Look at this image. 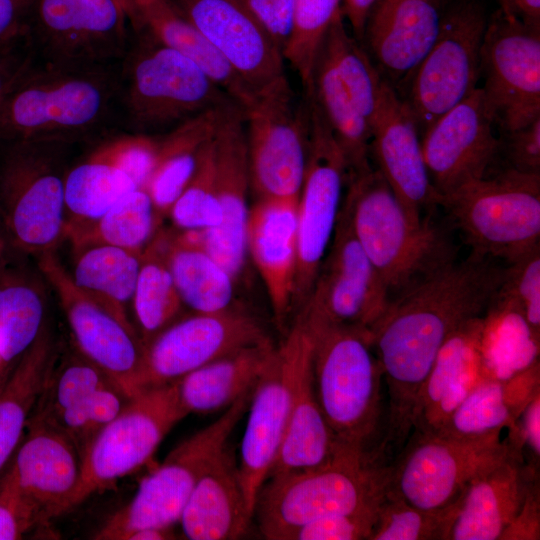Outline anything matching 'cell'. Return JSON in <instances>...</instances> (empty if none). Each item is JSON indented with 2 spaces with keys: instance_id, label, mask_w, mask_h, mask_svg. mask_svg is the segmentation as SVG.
<instances>
[{
  "instance_id": "cell-54",
  "label": "cell",
  "mask_w": 540,
  "mask_h": 540,
  "mask_svg": "<svg viewBox=\"0 0 540 540\" xmlns=\"http://www.w3.org/2000/svg\"><path fill=\"white\" fill-rule=\"evenodd\" d=\"M30 35L0 44V104L34 67Z\"/></svg>"
},
{
  "instance_id": "cell-51",
  "label": "cell",
  "mask_w": 540,
  "mask_h": 540,
  "mask_svg": "<svg viewBox=\"0 0 540 540\" xmlns=\"http://www.w3.org/2000/svg\"><path fill=\"white\" fill-rule=\"evenodd\" d=\"M376 509L316 519L291 530L282 540H369Z\"/></svg>"
},
{
  "instance_id": "cell-63",
  "label": "cell",
  "mask_w": 540,
  "mask_h": 540,
  "mask_svg": "<svg viewBox=\"0 0 540 540\" xmlns=\"http://www.w3.org/2000/svg\"><path fill=\"white\" fill-rule=\"evenodd\" d=\"M5 253L3 251V246H0V267L1 265L3 264L4 260H5Z\"/></svg>"
},
{
  "instance_id": "cell-42",
  "label": "cell",
  "mask_w": 540,
  "mask_h": 540,
  "mask_svg": "<svg viewBox=\"0 0 540 540\" xmlns=\"http://www.w3.org/2000/svg\"><path fill=\"white\" fill-rule=\"evenodd\" d=\"M163 218L145 189H135L116 201L100 218L69 233L74 250L111 245L143 251L161 228Z\"/></svg>"
},
{
  "instance_id": "cell-20",
  "label": "cell",
  "mask_w": 540,
  "mask_h": 540,
  "mask_svg": "<svg viewBox=\"0 0 540 540\" xmlns=\"http://www.w3.org/2000/svg\"><path fill=\"white\" fill-rule=\"evenodd\" d=\"M300 332V324L294 320L258 379L248 406L238 470L246 504L253 516L259 492L276 460L288 426Z\"/></svg>"
},
{
  "instance_id": "cell-56",
  "label": "cell",
  "mask_w": 540,
  "mask_h": 540,
  "mask_svg": "<svg viewBox=\"0 0 540 540\" xmlns=\"http://www.w3.org/2000/svg\"><path fill=\"white\" fill-rule=\"evenodd\" d=\"M540 539V487L539 477L530 485L522 507L504 530L499 540Z\"/></svg>"
},
{
  "instance_id": "cell-41",
  "label": "cell",
  "mask_w": 540,
  "mask_h": 540,
  "mask_svg": "<svg viewBox=\"0 0 540 540\" xmlns=\"http://www.w3.org/2000/svg\"><path fill=\"white\" fill-rule=\"evenodd\" d=\"M135 189L134 181L96 148L64 175L66 237L100 218Z\"/></svg>"
},
{
  "instance_id": "cell-3",
  "label": "cell",
  "mask_w": 540,
  "mask_h": 540,
  "mask_svg": "<svg viewBox=\"0 0 540 540\" xmlns=\"http://www.w3.org/2000/svg\"><path fill=\"white\" fill-rule=\"evenodd\" d=\"M343 203L361 247L391 300L455 261V248L428 217H409L375 169L347 178Z\"/></svg>"
},
{
  "instance_id": "cell-34",
  "label": "cell",
  "mask_w": 540,
  "mask_h": 540,
  "mask_svg": "<svg viewBox=\"0 0 540 540\" xmlns=\"http://www.w3.org/2000/svg\"><path fill=\"white\" fill-rule=\"evenodd\" d=\"M138 27L186 56L210 76L242 108L254 93L203 34L169 0H133ZM135 30V31H136Z\"/></svg>"
},
{
  "instance_id": "cell-60",
  "label": "cell",
  "mask_w": 540,
  "mask_h": 540,
  "mask_svg": "<svg viewBox=\"0 0 540 540\" xmlns=\"http://www.w3.org/2000/svg\"><path fill=\"white\" fill-rule=\"evenodd\" d=\"M172 527H146L130 533L126 540H165L174 539Z\"/></svg>"
},
{
  "instance_id": "cell-7",
  "label": "cell",
  "mask_w": 540,
  "mask_h": 540,
  "mask_svg": "<svg viewBox=\"0 0 540 540\" xmlns=\"http://www.w3.org/2000/svg\"><path fill=\"white\" fill-rule=\"evenodd\" d=\"M471 252L509 264L540 240V174L503 168L442 197Z\"/></svg>"
},
{
  "instance_id": "cell-57",
  "label": "cell",
  "mask_w": 540,
  "mask_h": 540,
  "mask_svg": "<svg viewBox=\"0 0 540 540\" xmlns=\"http://www.w3.org/2000/svg\"><path fill=\"white\" fill-rule=\"evenodd\" d=\"M38 0H0V44L30 35Z\"/></svg>"
},
{
  "instance_id": "cell-14",
  "label": "cell",
  "mask_w": 540,
  "mask_h": 540,
  "mask_svg": "<svg viewBox=\"0 0 540 540\" xmlns=\"http://www.w3.org/2000/svg\"><path fill=\"white\" fill-rule=\"evenodd\" d=\"M186 415L175 382L150 387L132 396L84 452L73 508L142 466Z\"/></svg>"
},
{
  "instance_id": "cell-43",
  "label": "cell",
  "mask_w": 540,
  "mask_h": 540,
  "mask_svg": "<svg viewBox=\"0 0 540 540\" xmlns=\"http://www.w3.org/2000/svg\"><path fill=\"white\" fill-rule=\"evenodd\" d=\"M455 514L422 510L384 490L369 540H449Z\"/></svg>"
},
{
  "instance_id": "cell-39",
  "label": "cell",
  "mask_w": 540,
  "mask_h": 540,
  "mask_svg": "<svg viewBox=\"0 0 540 540\" xmlns=\"http://www.w3.org/2000/svg\"><path fill=\"white\" fill-rule=\"evenodd\" d=\"M42 286L33 272L5 258L0 267V370L15 365L43 329Z\"/></svg>"
},
{
  "instance_id": "cell-59",
  "label": "cell",
  "mask_w": 540,
  "mask_h": 540,
  "mask_svg": "<svg viewBox=\"0 0 540 540\" xmlns=\"http://www.w3.org/2000/svg\"><path fill=\"white\" fill-rule=\"evenodd\" d=\"M514 13L523 21L540 25V0H509Z\"/></svg>"
},
{
  "instance_id": "cell-36",
  "label": "cell",
  "mask_w": 540,
  "mask_h": 540,
  "mask_svg": "<svg viewBox=\"0 0 540 540\" xmlns=\"http://www.w3.org/2000/svg\"><path fill=\"white\" fill-rule=\"evenodd\" d=\"M226 107L205 112L159 135L155 167L145 190L162 218L168 216L193 177Z\"/></svg>"
},
{
  "instance_id": "cell-30",
  "label": "cell",
  "mask_w": 540,
  "mask_h": 540,
  "mask_svg": "<svg viewBox=\"0 0 540 540\" xmlns=\"http://www.w3.org/2000/svg\"><path fill=\"white\" fill-rule=\"evenodd\" d=\"M301 327L295 359L292 403L286 433L268 478L324 465L342 449L320 409L312 376V336ZM267 478V479H268Z\"/></svg>"
},
{
  "instance_id": "cell-40",
  "label": "cell",
  "mask_w": 540,
  "mask_h": 540,
  "mask_svg": "<svg viewBox=\"0 0 540 540\" xmlns=\"http://www.w3.org/2000/svg\"><path fill=\"white\" fill-rule=\"evenodd\" d=\"M169 234L161 227L142 252L132 308L144 346L179 319L183 306L167 260Z\"/></svg>"
},
{
  "instance_id": "cell-21",
  "label": "cell",
  "mask_w": 540,
  "mask_h": 540,
  "mask_svg": "<svg viewBox=\"0 0 540 540\" xmlns=\"http://www.w3.org/2000/svg\"><path fill=\"white\" fill-rule=\"evenodd\" d=\"M495 128L483 91L477 87L422 133L427 172L440 200L488 175L499 155Z\"/></svg>"
},
{
  "instance_id": "cell-19",
  "label": "cell",
  "mask_w": 540,
  "mask_h": 540,
  "mask_svg": "<svg viewBox=\"0 0 540 540\" xmlns=\"http://www.w3.org/2000/svg\"><path fill=\"white\" fill-rule=\"evenodd\" d=\"M270 339L253 315L237 307L179 318L145 345L142 390L172 383L223 355Z\"/></svg>"
},
{
  "instance_id": "cell-32",
  "label": "cell",
  "mask_w": 540,
  "mask_h": 540,
  "mask_svg": "<svg viewBox=\"0 0 540 540\" xmlns=\"http://www.w3.org/2000/svg\"><path fill=\"white\" fill-rule=\"evenodd\" d=\"M538 392L539 361L508 378L484 377L435 433L453 438L501 433L515 425Z\"/></svg>"
},
{
  "instance_id": "cell-48",
  "label": "cell",
  "mask_w": 540,
  "mask_h": 540,
  "mask_svg": "<svg viewBox=\"0 0 540 540\" xmlns=\"http://www.w3.org/2000/svg\"><path fill=\"white\" fill-rule=\"evenodd\" d=\"M523 318L533 338L540 340V247L509 264L495 299Z\"/></svg>"
},
{
  "instance_id": "cell-15",
  "label": "cell",
  "mask_w": 540,
  "mask_h": 540,
  "mask_svg": "<svg viewBox=\"0 0 540 540\" xmlns=\"http://www.w3.org/2000/svg\"><path fill=\"white\" fill-rule=\"evenodd\" d=\"M479 86L501 132L540 118V25L489 14L480 51Z\"/></svg>"
},
{
  "instance_id": "cell-46",
  "label": "cell",
  "mask_w": 540,
  "mask_h": 540,
  "mask_svg": "<svg viewBox=\"0 0 540 540\" xmlns=\"http://www.w3.org/2000/svg\"><path fill=\"white\" fill-rule=\"evenodd\" d=\"M130 399L112 383L91 393L54 419L45 421L74 445L81 459L95 436L124 409Z\"/></svg>"
},
{
  "instance_id": "cell-53",
  "label": "cell",
  "mask_w": 540,
  "mask_h": 540,
  "mask_svg": "<svg viewBox=\"0 0 540 540\" xmlns=\"http://www.w3.org/2000/svg\"><path fill=\"white\" fill-rule=\"evenodd\" d=\"M283 54L290 38L295 0H242Z\"/></svg>"
},
{
  "instance_id": "cell-11",
  "label": "cell",
  "mask_w": 540,
  "mask_h": 540,
  "mask_svg": "<svg viewBox=\"0 0 540 540\" xmlns=\"http://www.w3.org/2000/svg\"><path fill=\"white\" fill-rule=\"evenodd\" d=\"M9 145L0 166V207L12 249L39 256L66 238L64 175L52 147Z\"/></svg>"
},
{
  "instance_id": "cell-29",
  "label": "cell",
  "mask_w": 540,
  "mask_h": 540,
  "mask_svg": "<svg viewBox=\"0 0 540 540\" xmlns=\"http://www.w3.org/2000/svg\"><path fill=\"white\" fill-rule=\"evenodd\" d=\"M484 317L463 324L441 347L416 398L412 430L437 432L484 378L481 353Z\"/></svg>"
},
{
  "instance_id": "cell-37",
  "label": "cell",
  "mask_w": 540,
  "mask_h": 540,
  "mask_svg": "<svg viewBox=\"0 0 540 540\" xmlns=\"http://www.w3.org/2000/svg\"><path fill=\"white\" fill-rule=\"evenodd\" d=\"M55 363V343L50 331L43 327L0 389V470L19 446Z\"/></svg>"
},
{
  "instance_id": "cell-9",
  "label": "cell",
  "mask_w": 540,
  "mask_h": 540,
  "mask_svg": "<svg viewBox=\"0 0 540 540\" xmlns=\"http://www.w3.org/2000/svg\"><path fill=\"white\" fill-rule=\"evenodd\" d=\"M253 389L211 424L177 445L141 481L131 501L109 517L94 539L126 540L138 529L172 527L178 522L196 484L228 445L232 431L248 409Z\"/></svg>"
},
{
  "instance_id": "cell-27",
  "label": "cell",
  "mask_w": 540,
  "mask_h": 540,
  "mask_svg": "<svg viewBox=\"0 0 540 540\" xmlns=\"http://www.w3.org/2000/svg\"><path fill=\"white\" fill-rule=\"evenodd\" d=\"M27 428L10 468L45 523L73 508L81 459L74 445L45 420L31 414Z\"/></svg>"
},
{
  "instance_id": "cell-31",
  "label": "cell",
  "mask_w": 540,
  "mask_h": 540,
  "mask_svg": "<svg viewBox=\"0 0 540 540\" xmlns=\"http://www.w3.org/2000/svg\"><path fill=\"white\" fill-rule=\"evenodd\" d=\"M253 519L242 489L236 458L227 445L200 478L179 522L191 540H232Z\"/></svg>"
},
{
  "instance_id": "cell-52",
  "label": "cell",
  "mask_w": 540,
  "mask_h": 540,
  "mask_svg": "<svg viewBox=\"0 0 540 540\" xmlns=\"http://www.w3.org/2000/svg\"><path fill=\"white\" fill-rule=\"evenodd\" d=\"M501 154L508 163L506 168L540 174V118L525 127L502 132L499 138Z\"/></svg>"
},
{
  "instance_id": "cell-50",
  "label": "cell",
  "mask_w": 540,
  "mask_h": 540,
  "mask_svg": "<svg viewBox=\"0 0 540 540\" xmlns=\"http://www.w3.org/2000/svg\"><path fill=\"white\" fill-rule=\"evenodd\" d=\"M43 523L37 506L23 492L9 468L0 481V540L22 539Z\"/></svg>"
},
{
  "instance_id": "cell-13",
  "label": "cell",
  "mask_w": 540,
  "mask_h": 540,
  "mask_svg": "<svg viewBox=\"0 0 540 540\" xmlns=\"http://www.w3.org/2000/svg\"><path fill=\"white\" fill-rule=\"evenodd\" d=\"M243 113L250 188L257 199L298 200L307 158L304 98L295 106L286 77L255 94Z\"/></svg>"
},
{
  "instance_id": "cell-24",
  "label": "cell",
  "mask_w": 540,
  "mask_h": 540,
  "mask_svg": "<svg viewBox=\"0 0 540 540\" xmlns=\"http://www.w3.org/2000/svg\"><path fill=\"white\" fill-rule=\"evenodd\" d=\"M448 0H376L360 44L400 94L434 45Z\"/></svg>"
},
{
  "instance_id": "cell-47",
  "label": "cell",
  "mask_w": 540,
  "mask_h": 540,
  "mask_svg": "<svg viewBox=\"0 0 540 540\" xmlns=\"http://www.w3.org/2000/svg\"><path fill=\"white\" fill-rule=\"evenodd\" d=\"M213 138L203 149L193 177L168 214L177 230L209 231L222 221L215 186Z\"/></svg>"
},
{
  "instance_id": "cell-25",
  "label": "cell",
  "mask_w": 540,
  "mask_h": 540,
  "mask_svg": "<svg viewBox=\"0 0 540 540\" xmlns=\"http://www.w3.org/2000/svg\"><path fill=\"white\" fill-rule=\"evenodd\" d=\"M370 159L411 219L419 222L425 210L439 206L418 126L408 106L385 81L372 123Z\"/></svg>"
},
{
  "instance_id": "cell-35",
  "label": "cell",
  "mask_w": 540,
  "mask_h": 540,
  "mask_svg": "<svg viewBox=\"0 0 540 540\" xmlns=\"http://www.w3.org/2000/svg\"><path fill=\"white\" fill-rule=\"evenodd\" d=\"M167 260L183 305L194 313L234 307L236 281L205 249L199 231L170 229Z\"/></svg>"
},
{
  "instance_id": "cell-2",
  "label": "cell",
  "mask_w": 540,
  "mask_h": 540,
  "mask_svg": "<svg viewBox=\"0 0 540 540\" xmlns=\"http://www.w3.org/2000/svg\"><path fill=\"white\" fill-rule=\"evenodd\" d=\"M302 323L313 341L312 376L317 401L337 444L383 467L387 405L383 371L369 331Z\"/></svg>"
},
{
  "instance_id": "cell-18",
  "label": "cell",
  "mask_w": 540,
  "mask_h": 540,
  "mask_svg": "<svg viewBox=\"0 0 540 540\" xmlns=\"http://www.w3.org/2000/svg\"><path fill=\"white\" fill-rule=\"evenodd\" d=\"M128 22L115 0H38L30 33L48 64L98 68L125 57Z\"/></svg>"
},
{
  "instance_id": "cell-12",
  "label": "cell",
  "mask_w": 540,
  "mask_h": 540,
  "mask_svg": "<svg viewBox=\"0 0 540 540\" xmlns=\"http://www.w3.org/2000/svg\"><path fill=\"white\" fill-rule=\"evenodd\" d=\"M308 137L304 179L297 212L295 315L307 302L327 253L347 183L344 155L310 91L304 92Z\"/></svg>"
},
{
  "instance_id": "cell-38",
  "label": "cell",
  "mask_w": 540,
  "mask_h": 540,
  "mask_svg": "<svg viewBox=\"0 0 540 540\" xmlns=\"http://www.w3.org/2000/svg\"><path fill=\"white\" fill-rule=\"evenodd\" d=\"M75 251L70 273L74 284L128 327L142 252L111 245H90Z\"/></svg>"
},
{
  "instance_id": "cell-62",
  "label": "cell",
  "mask_w": 540,
  "mask_h": 540,
  "mask_svg": "<svg viewBox=\"0 0 540 540\" xmlns=\"http://www.w3.org/2000/svg\"><path fill=\"white\" fill-rule=\"evenodd\" d=\"M499 8L502 9L508 15H516L510 5L509 0H497ZM517 16V15H516Z\"/></svg>"
},
{
  "instance_id": "cell-55",
  "label": "cell",
  "mask_w": 540,
  "mask_h": 540,
  "mask_svg": "<svg viewBox=\"0 0 540 540\" xmlns=\"http://www.w3.org/2000/svg\"><path fill=\"white\" fill-rule=\"evenodd\" d=\"M508 439L524 455L527 450L528 464L539 468L540 460V392L526 405L515 425L510 428Z\"/></svg>"
},
{
  "instance_id": "cell-23",
  "label": "cell",
  "mask_w": 540,
  "mask_h": 540,
  "mask_svg": "<svg viewBox=\"0 0 540 540\" xmlns=\"http://www.w3.org/2000/svg\"><path fill=\"white\" fill-rule=\"evenodd\" d=\"M215 186L222 212L218 227L199 231L205 249L237 282L243 272L250 188L248 150L243 108L232 103L218 122L214 138Z\"/></svg>"
},
{
  "instance_id": "cell-45",
  "label": "cell",
  "mask_w": 540,
  "mask_h": 540,
  "mask_svg": "<svg viewBox=\"0 0 540 540\" xmlns=\"http://www.w3.org/2000/svg\"><path fill=\"white\" fill-rule=\"evenodd\" d=\"M340 11L341 0H295L293 28L283 57L298 74L304 90L310 87L320 42Z\"/></svg>"
},
{
  "instance_id": "cell-10",
  "label": "cell",
  "mask_w": 540,
  "mask_h": 540,
  "mask_svg": "<svg viewBox=\"0 0 540 540\" xmlns=\"http://www.w3.org/2000/svg\"><path fill=\"white\" fill-rule=\"evenodd\" d=\"M488 18L480 0H448L434 45L398 94L420 135L479 87L480 51Z\"/></svg>"
},
{
  "instance_id": "cell-26",
  "label": "cell",
  "mask_w": 540,
  "mask_h": 540,
  "mask_svg": "<svg viewBox=\"0 0 540 540\" xmlns=\"http://www.w3.org/2000/svg\"><path fill=\"white\" fill-rule=\"evenodd\" d=\"M298 200L257 199L246 226L247 253L264 282L276 326L286 332L293 314Z\"/></svg>"
},
{
  "instance_id": "cell-58",
  "label": "cell",
  "mask_w": 540,
  "mask_h": 540,
  "mask_svg": "<svg viewBox=\"0 0 540 540\" xmlns=\"http://www.w3.org/2000/svg\"><path fill=\"white\" fill-rule=\"evenodd\" d=\"M376 0H341V12L352 35L360 42L367 16Z\"/></svg>"
},
{
  "instance_id": "cell-49",
  "label": "cell",
  "mask_w": 540,
  "mask_h": 540,
  "mask_svg": "<svg viewBox=\"0 0 540 540\" xmlns=\"http://www.w3.org/2000/svg\"><path fill=\"white\" fill-rule=\"evenodd\" d=\"M159 135L134 133L108 140L97 149L123 170L137 185L145 189L155 167Z\"/></svg>"
},
{
  "instance_id": "cell-28",
  "label": "cell",
  "mask_w": 540,
  "mask_h": 540,
  "mask_svg": "<svg viewBox=\"0 0 540 540\" xmlns=\"http://www.w3.org/2000/svg\"><path fill=\"white\" fill-rule=\"evenodd\" d=\"M538 477L539 468L528 464L512 444L504 458L468 485L458 503L449 540H499Z\"/></svg>"
},
{
  "instance_id": "cell-16",
  "label": "cell",
  "mask_w": 540,
  "mask_h": 540,
  "mask_svg": "<svg viewBox=\"0 0 540 540\" xmlns=\"http://www.w3.org/2000/svg\"><path fill=\"white\" fill-rule=\"evenodd\" d=\"M390 294L353 231L342 201L327 253L296 319L312 325L370 330L385 314Z\"/></svg>"
},
{
  "instance_id": "cell-44",
  "label": "cell",
  "mask_w": 540,
  "mask_h": 540,
  "mask_svg": "<svg viewBox=\"0 0 540 540\" xmlns=\"http://www.w3.org/2000/svg\"><path fill=\"white\" fill-rule=\"evenodd\" d=\"M114 383L98 366L79 352L55 364L32 414L50 421L96 390ZM115 384V383H114Z\"/></svg>"
},
{
  "instance_id": "cell-61",
  "label": "cell",
  "mask_w": 540,
  "mask_h": 540,
  "mask_svg": "<svg viewBox=\"0 0 540 540\" xmlns=\"http://www.w3.org/2000/svg\"><path fill=\"white\" fill-rule=\"evenodd\" d=\"M122 10L127 15L130 24L135 30L138 27L137 13L133 4V0H115Z\"/></svg>"
},
{
  "instance_id": "cell-5",
  "label": "cell",
  "mask_w": 540,
  "mask_h": 540,
  "mask_svg": "<svg viewBox=\"0 0 540 540\" xmlns=\"http://www.w3.org/2000/svg\"><path fill=\"white\" fill-rule=\"evenodd\" d=\"M384 490L385 467L342 448L324 465L268 478L255 507L259 530L265 539L282 540L313 520L374 509Z\"/></svg>"
},
{
  "instance_id": "cell-6",
  "label": "cell",
  "mask_w": 540,
  "mask_h": 540,
  "mask_svg": "<svg viewBox=\"0 0 540 540\" xmlns=\"http://www.w3.org/2000/svg\"><path fill=\"white\" fill-rule=\"evenodd\" d=\"M135 32L137 41L127 50L123 75L127 118L135 133L163 135L235 102L192 60L144 28Z\"/></svg>"
},
{
  "instance_id": "cell-17",
  "label": "cell",
  "mask_w": 540,
  "mask_h": 540,
  "mask_svg": "<svg viewBox=\"0 0 540 540\" xmlns=\"http://www.w3.org/2000/svg\"><path fill=\"white\" fill-rule=\"evenodd\" d=\"M37 267L58 297L78 352L128 396L142 391L145 346L136 329L83 293L55 251L37 256Z\"/></svg>"
},
{
  "instance_id": "cell-8",
  "label": "cell",
  "mask_w": 540,
  "mask_h": 540,
  "mask_svg": "<svg viewBox=\"0 0 540 540\" xmlns=\"http://www.w3.org/2000/svg\"><path fill=\"white\" fill-rule=\"evenodd\" d=\"M511 449L500 433L453 438L412 430L385 467V491L422 510H456L471 481Z\"/></svg>"
},
{
  "instance_id": "cell-1",
  "label": "cell",
  "mask_w": 540,
  "mask_h": 540,
  "mask_svg": "<svg viewBox=\"0 0 540 540\" xmlns=\"http://www.w3.org/2000/svg\"><path fill=\"white\" fill-rule=\"evenodd\" d=\"M495 259L470 252L396 297L370 329L387 388V437L412 431L419 390L445 341L469 320L486 315L504 279Z\"/></svg>"
},
{
  "instance_id": "cell-22",
  "label": "cell",
  "mask_w": 540,
  "mask_h": 540,
  "mask_svg": "<svg viewBox=\"0 0 540 540\" xmlns=\"http://www.w3.org/2000/svg\"><path fill=\"white\" fill-rule=\"evenodd\" d=\"M257 94L286 78L285 60L242 0H169Z\"/></svg>"
},
{
  "instance_id": "cell-4",
  "label": "cell",
  "mask_w": 540,
  "mask_h": 540,
  "mask_svg": "<svg viewBox=\"0 0 540 540\" xmlns=\"http://www.w3.org/2000/svg\"><path fill=\"white\" fill-rule=\"evenodd\" d=\"M103 68L33 67L0 104V142L62 143L92 130L115 92Z\"/></svg>"
},
{
  "instance_id": "cell-33",
  "label": "cell",
  "mask_w": 540,
  "mask_h": 540,
  "mask_svg": "<svg viewBox=\"0 0 540 540\" xmlns=\"http://www.w3.org/2000/svg\"><path fill=\"white\" fill-rule=\"evenodd\" d=\"M272 340L223 355L174 381L178 400L189 413H211L228 408L254 388L271 361Z\"/></svg>"
}]
</instances>
